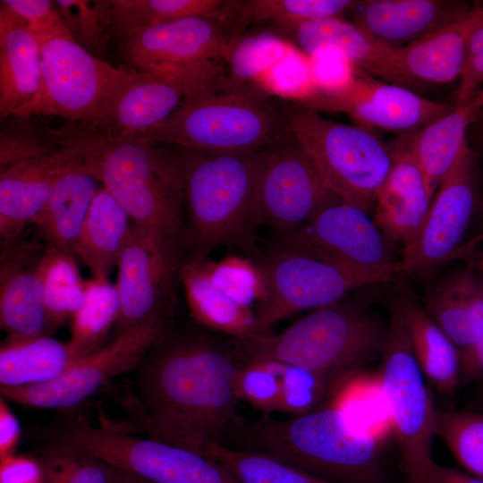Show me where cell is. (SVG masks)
I'll return each instance as SVG.
<instances>
[{"instance_id":"1","label":"cell","mask_w":483,"mask_h":483,"mask_svg":"<svg viewBox=\"0 0 483 483\" xmlns=\"http://www.w3.org/2000/svg\"><path fill=\"white\" fill-rule=\"evenodd\" d=\"M245 366L240 339L198 323H173L135 368L121 400L123 421L101 426L204 454L237 418V378Z\"/></svg>"},{"instance_id":"2","label":"cell","mask_w":483,"mask_h":483,"mask_svg":"<svg viewBox=\"0 0 483 483\" xmlns=\"http://www.w3.org/2000/svg\"><path fill=\"white\" fill-rule=\"evenodd\" d=\"M296 466L333 483H387L382 437L360 429L334 402L285 419L237 416L223 442Z\"/></svg>"},{"instance_id":"3","label":"cell","mask_w":483,"mask_h":483,"mask_svg":"<svg viewBox=\"0 0 483 483\" xmlns=\"http://www.w3.org/2000/svg\"><path fill=\"white\" fill-rule=\"evenodd\" d=\"M59 131L79 146L88 169L132 224L186 253L183 189L176 152L77 123H66Z\"/></svg>"},{"instance_id":"4","label":"cell","mask_w":483,"mask_h":483,"mask_svg":"<svg viewBox=\"0 0 483 483\" xmlns=\"http://www.w3.org/2000/svg\"><path fill=\"white\" fill-rule=\"evenodd\" d=\"M176 153L183 189L187 259H206L223 245L253 252L260 150L180 148Z\"/></svg>"},{"instance_id":"5","label":"cell","mask_w":483,"mask_h":483,"mask_svg":"<svg viewBox=\"0 0 483 483\" xmlns=\"http://www.w3.org/2000/svg\"><path fill=\"white\" fill-rule=\"evenodd\" d=\"M387 324L365 304L343 299L314 309L280 334L240 339L245 363L274 361L310 370L335 394L381 359Z\"/></svg>"},{"instance_id":"6","label":"cell","mask_w":483,"mask_h":483,"mask_svg":"<svg viewBox=\"0 0 483 483\" xmlns=\"http://www.w3.org/2000/svg\"><path fill=\"white\" fill-rule=\"evenodd\" d=\"M293 136L281 101L252 84L232 82L225 71L166 120L132 137L180 148L255 152Z\"/></svg>"},{"instance_id":"7","label":"cell","mask_w":483,"mask_h":483,"mask_svg":"<svg viewBox=\"0 0 483 483\" xmlns=\"http://www.w3.org/2000/svg\"><path fill=\"white\" fill-rule=\"evenodd\" d=\"M36 38L40 46L41 89L18 115H55L67 123L100 128L137 71L114 67L72 38Z\"/></svg>"},{"instance_id":"8","label":"cell","mask_w":483,"mask_h":483,"mask_svg":"<svg viewBox=\"0 0 483 483\" xmlns=\"http://www.w3.org/2000/svg\"><path fill=\"white\" fill-rule=\"evenodd\" d=\"M389 320L378 381L401 455L405 483H435L432 453L436 411L432 394L416 360L411 338L395 304Z\"/></svg>"},{"instance_id":"9","label":"cell","mask_w":483,"mask_h":483,"mask_svg":"<svg viewBox=\"0 0 483 483\" xmlns=\"http://www.w3.org/2000/svg\"><path fill=\"white\" fill-rule=\"evenodd\" d=\"M292 131L316 164L326 185L343 202L366 212L392 165L390 148L368 129L334 122L282 100Z\"/></svg>"},{"instance_id":"10","label":"cell","mask_w":483,"mask_h":483,"mask_svg":"<svg viewBox=\"0 0 483 483\" xmlns=\"http://www.w3.org/2000/svg\"><path fill=\"white\" fill-rule=\"evenodd\" d=\"M250 256L262 283L255 308L256 335L270 334L275 324L296 313L330 305L351 291L375 284L365 275L291 250L256 249Z\"/></svg>"},{"instance_id":"11","label":"cell","mask_w":483,"mask_h":483,"mask_svg":"<svg viewBox=\"0 0 483 483\" xmlns=\"http://www.w3.org/2000/svg\"><path fill=\"white\" fill-rule=\"evenodd\" d=\"M480 194L477 153L467 141L441 181L415 238L402 247L397 273L428 279L447 261L475 258L470 243L460 247L475 218Z\"/></svg>"},{"instance_id":"12","label":"cell","mask_w":483,"mask_h":483,"mask_svg":"<svg viewBox=\"0 0 483 483\" xmlns=\"http://www.w3.org/2000/svg\"><path fill=\"white\" fill-rule=\"evenodd\" d=\"M268 247L315 257L375 284L387 283L397 273L392 242L368 212L343 201L324 208L296 231L273 236Z\"/></svg>"},{"instance_id":"13","label":"cell","mask_w":483,"mask_h":483,"mask_svg":"<svg viewBox=\"0 0 483 483\" xmlns=\"http://www.w3.org/2000/svg\"><path fill=\"white\" fill-rule=\"evenodd\" d=\"M173 323L174 320L155 318L131 327L100 348L76 359L51 381L21 387L0 386L2 398L37 409L77 406L113 378L134 370Z\"/></svg>"},{"instance_id":"14","label":"cell","mask_w":483,"mask_h":483,"mask_svg":"<svg viewBox=\"0 0 483 483\" xmlns=\"http://www.w3.org/2000/svg\"><path fill=\"white\" fill-rule=\"evenodd\" d=\"M339 201L295 136L260 150L257 228L267 226L274 236L288 234L324 208Z\"/></svg>"},{"instance_id":"15","label":"cell","mask_w":483,"mask_h":483,"mask_svg":"<svg viewBox=\"0 0 483 483\" xmlns=\"http://www.w3.org/2000/svg\"><path fill=\"white\" fill-rule=\"evenodd\" d=\"M180 282L196 323L234 338L256 335L255 308L262 294V283L250 258L186 259Z\"/></svg>"},{"instance_id":"16","label":"cell","mask_w":483,"mask_h":483,"mask_svg":"<svg viewBox=\"0 0 483 483\" xmlns=\"http://www.w3.org/2000/svg\"><path fill=\"white\" fill-rule=\"evenodd\" d=\"M185 252L132 224L117 264L115 335L155 318L173 320Z\"/></svg>"},{"instance_id":"17","label":"cell","mask_w":483,"mask_h":483,"mask_svg":"<svg viewBox=\"0 0 483 483\" xmlns=\"http://www.w3.org/2000/svg\"><path fill=\"white\" fill-rule=\"evenodd\" d=\"M294 104L317 113L345 114L368 130L377 128L405 134L420 130L453 108L420 97L404 86L384 82L355 70L343 84L315 86Z\"/></svg>"},{"instance_id":"18","label":"cell","mask_w":483,"mask_h":483,"mask_svg":"<svg viewBox=\"0 0 483 483\" xmlns=\"http://www.w3.org/2000/svg\"><path fill=\"white\" fill-rule=\"evenodd\" d=\"M219 60L165 64L137 71V75L97 130L132 137L166 120L190 96L225 69Z\"/></svg>"},{"instance_id":"19","label":"cell","mask_w":483,"mask_h":483,"mask_svg":"<svg viewBox=\"0 0 483 483\" xmlns=\"http://www.w3.org/2000/svg\"><path fill=\"white\" fill-rule=\"evenodd\" d=\"M89 450L114 468L154 483H239L212 458L136 434L99 428Z\"/></svg>"},{"instance_id":"20","label":"cell","mask_w":483,"mask_h":483,"mask_svg":"<svg viewBox=\"0 0 483 483\" xmlns=\"http://www.w3.org/2000/svg\"><path fill=\"white\" fill-rule=\"evenodd\" d=\"M225 20L191 17L118 38V52L131 70L221 60L230 43Z\"/></svg>"},{"instance_id":"21","label":"cell","mask_w":483,"mask_h":483,"mask_svg":"<svg viewBox=\"0 0 483 483\" xmlns=\"http://www.w3.org/2000/svg\"><path fill=\"white\" fill-rule=\"evenodd\" d=\"M480 16V4H476L406 46L394 47L377 77L402 86L454 80L463 65L467 38Z\"/></svg>"},{"instance_id":"22","label":"cell","mask_w":483,"mask_h":483,"mask_svg":"<svg viewBox=\"0 0 483 483\" xmlns=\"http://www.w3.org/2000/svg\"><path fill=\"white\" fill-rule=\"evenodd\" d=\"M47 247L18 238L1 249L0 326L7 338L47 335L40 267Z\"/></svg>"},{"instance_id":"23","label":"cell","mask_w":483,"mask_h":483,"mask_svg":"<svg viewBox=\"0 0 483 483\" xmlns=\"http://www.w3.org/2000/svg\"><path fill=\"white\" fill-rule=\"evenodd\" d=\"M60 136L63 146L55 153L21 162L0 174L1 249L36 223L60 174L80 157L79 146Z\"/></svg>"},{"instance_id":"24","label":"cell","mask_w":483,"mask_h":483,"mask_svg":"<svg viewBox=\"0 0 483 483\" xmlns=\"http://www.w3.org/2000/svg\"><path fill=\"white\" fill-rule=\"evenodd\" d=\"M390 151L392 165L377 193L374 222L390 242L403 247L419 233L432 199L411 151L409 133L397 140Z\"/></svg>"},{"instance_id":"25","label":"cell","mask_w":483,"mask_h":483,"mask_svg":"<svg viewBox=\"0 0 483 483\" xmlns=\"http://www.w3.org/2000/svg\"><path fill=\"white\" fill-rule=\"evenodd\" d=\"M268 31L308 56L330 50L340 54L355 71L378 76L394 47L341 18L267 23Z\"/></svg>"},{"instance_id":"26","label":"cell","mask_w":483,"mask_h":483,"mask_svg":"<svg viewBox=\"0 0 483 483\" xmlns=\"http://www.w3.org/2000/svg\"><path fill=\"white\" fill-rule=\"evenodd\" d=\"M423 306L458 349L473 343L483 332V257L440 278Z\"/></svg>"},{"instance_id":"27","label":"cell","mask_w":483,"mask_h":483,"mask_svg":"<svg viewBox=\"0 0 483 483\" xmlns=\"http://www.w3.org/2000/svg\"><path fill=\"white\" fill-rule=\"evenodd\" d=\"M41 89V55L38 38L0 2V120L19 114Z\"/></svg>"},{"instance_id":"28","label":"cell","mask_w":483,"mask_h":483,"mask_svg":"<svg viewBox=\"0 0 483 483\" xmlns=\"http://www.w3.org/2000/svg\"><path fill=\"white\" fill-rule=\"evenodd\" d=\"M466 8L442 0H366L358 1L350 13L353 24L393 46L392 42L410 43L419 38Z\"/></svg>"},{"instance_id":"29","label":"cell","mask_w":483,"mask_h":483,"mask_svg":"<svg viewBox=\"0 0 483 483\" xmlns=\"http://www.w3.org/2000/svg\"><path fill=\"white\" fill-rule=\"evenodd\" d=\"M98 183L80 157L60 174L34 224L47 244L74 256Z\"/></svg>"},{"instance_id":"30","label":"cell","mask_w":483,"mask_h":483,"mask_svg":"<svg viewBox=\"0 0 483 483\" xmlns=\"http://www.w3.org/2000/svg\"><path fill=\"white\" fill-rule=\"evenodd\" d=\"M482 108L483 89H479L467 102L456 105L425 127L409 133L411 151L424 174L432 199L468 141L470 127Z\"/></svg>"},{"instance_id":"31","label":"cell","mask_w":483,"mask_h":483,"mask_svg":"<svg viewBox=\"0 0 483 483\" xmlns=\"http://www.w3.org/2000/svg\"><path fill=\"white\" fill-rule=\"evenodd\" d=\"M407 327L416 360L426 380L439 394L450 395L460 384L459 350L407 290L391 299Z\"/></svg>"},{"instance_id":"32","label":"cell","mask_w":483,"mask_h":483,"mask_svg":"<svg viewBox=\"0 0 483 483\" xmlns=\"http://www.w3.org/2000/svg\"><path fill=\"white\" fill-rule=\"evenodd\" d=\"M131 217L103 187L94 197L82 226L74 257L90 270L93 278L108 279L117 267L129 238Z\"/></svg>"},{"instance_id":"33","label":"cell","mask_w":483,"mask_h":483,"mask_svg":"<svg viewBox=\"0 0 483 483\" xmlns=\"http://www.w3.org/2000/svg\"><path fill=\"white\" fill-rule=\"evenodd\" d=\"M68 342L47 335L6 338L0 346V385L21 387L51 381L75 360Z\"/></svg>"},{"instance_id":"34","label":"cell","mask_w":483,"mask_h":483,"mask_svg":"<svg viewBox=\"0 0 483 483\" xmlns=\"http://www.w3.org/2000/svg\"><path fill=\"white\" fill-rule=\"evenodd\" d=\"M106 25L116 38L127 33L191 17L230 21L239 1L106 0Z\"/></svg>"},{"instance_id":"35","label":"cell","mask_w":483,"mask_h":483,"mask_svg":"<svg viewBox=\"0 0 483 483\" xmlns=\"http://www.w3.org/2000/svg\"><path fill=\"white\" fill-rule=\"evenodd\" d=\"M47 335L72 319L85 301L86 281L75 257L48 245L41 260Z\"/></svg>"},{"instance_id":"36","label":"cell","mask_w":483,"mask_h":483,"mask_svg":"<svg viewBox=\"0 0 483 483\" xmlns=\"http://www.w3.org/2000/svg\"><path fill=\"white\" fill-rule=\"evenodd\" d=\"M120 299L115 284L108 279L86 281L85 301L72 319L69 340L75 359L103 346L120 315Z\"/></svg>"},{"instance_id":"37","label":"cell","mask_w":483,"mask_h":483,"mask_svg":"<svg viewBox=\"0 0 483 483\" xmlns=\"http://www.w3.org/2000/svg\"><path fill=\"white\" fill-rule=\"evenodd\" d=\"M358 1L352 0H246L239 1L229 23L231 39L249 24L305 21L341 18Z\"/></svg>"},{"instance_id":"38","label":"cell","mask_w":483,"mask_h":483,"mask_svg":"<svg viewBox=\"0 0 483 483\" xmlns=\"http://www.w3.org/2000/svg\"><path fill=\"white\" fill-rule=\"evenodd\" d=\"M204 455L223 464L239 483H333L265 453L209 445Z\"/></svg>"},{"instance_id":"39","label":"cell","mask_w":483,"mask_h":483,"mask_svg":"<svg viewBox=\"0 0 483 483\" xmlns=\"http://www.w3.org/2000/svg\"><path fill=\"white\" fill-rule=\"evenodd\" d=\"M1 124L0 174L21 162L50 156L63 146L57 129L41 125L32 115H11Z\"/></svg>"},{"instance_id":"40","label":"cell","mask_w":483,"mask_h":483,"mask_svg":"<svg viewBox=\"0 0 483 483\" xmlns=\"http://www.w3.org/2000/svg\"><path fill=\"white\" fill-rule=\"evenodd\" d=\"M44 483H122L123 471L76 446L51 443L42 453Z\"/></svg>"},{"instance_id":"41","label":"cell","mask_w":483,"mask_h":483,"mask_svg":"<svg viewBox=\"0 0 483 483\" xmlns=\"http://www.w3.org/2000/svg\"><path fill=\"white\" fill-rule=\"evenodd\" d=\"M435 427L454 459L483 480V413L436 408Z\"/></svg>"},{"instance_id":"42","label":"cell","mask_w":483,"mask_h":483,"mask_svg":"<svg viewBox=\"0 0 483 483\" xmlns=\"http://www.w3.org/2000/svg\"><path fill=\"white\" fill-rule=\"evenodd\" d=\"M292 45L267 30L233 38L224 60L227 78L237 84H250L280 61Z\"/></svg>"},{"instance_id":"43","label":"cell","mask_w":483,"mask_h":483,"mask_svg":"<svg viewBox=\"0 0 483 483\" xmlns=\"http://www.w3.org/2000/svg\"><path fill=\"white\" fill-rule=\"evenodd\" d=\"M254 86L282 100L300 101L316 86L310 57L292 46L280 61L254 81Z\"/></svg>"},{"instance_id":"44","label":"cell","mask_w":483,"mask_h":483,"mask_svg":"<svg viewBox=\"0 0 483 483\" xmlns=\"http://www.w3.org/2000/svg\"><path fill=\"white\" fill-rule=\"evenodd\" d=\"M55 2L73 39L94 55L104 53L110 37L106 0Z\"/></svg>"},{"instance_id":"45","label":"cell","mask_w":483,"mask_h":483,"mask_svg":"<svg viewBox=\"0 0 483 483\" xmlns=\"http://www.w3.org/2000/svg\"><path fill=\"white\" fill-rule=\"evenodd\" d=\"M279 411L292 416L308 413L335 394L334 386L301 367L283 364L280 373Z\"/></svg>"},{"instance_id":"46","label":"cell","mask_w":483,"mask_h":483,"mask_svg":"<svg viewBox=\"0 0 483 483\" xmlns=\"http://www.w3.org/2000/svg\"><path fill=\"white\" fill-rule=\"evenodd\" d=\"M333 396L337 398L334 402L360 429L382 437L386 423L390 425V419L379 381L377 386H350L347 382Z\"/></svg>"},{"instance_id":"47","label":"cell","mask_w":483,"mask_h":483,"mask_svg":"<svg viewBox=\"0 0 483 483\" xmlns=\"http://www.w3.org/2000/svg\"><path fill=\"white\" fill-rule=\"evenodd\" d=\"M282 365L274 361L246 364L240 370L237 378L240 401L247 402L264 414L279 411Z\"/></svg>"},{"instance_id":"48","label":"cell","mask_w":483,"mask_h":483,"mask_svg":"<svg viewBox=\"0 0 483 483\" xmlns=\"http://www.w3.org/2000/svg\"><path fill=\"white\" fill-rule=\"evenodd\" d=\"M36 36L72 38L55 1L2 0Z\"/></svg>"},{"instance_id":"49","label":"cell","mask_w":483,"mask_h":483,"mask_svg":"<svg viewBox=\"0 0 483 483\" xmlns=\"http://www.w3.org/2000/svg\"><path fill=\"white\" fill-rule=\"evenodd\" d=\"M310 57L316 86L333 87L347 81L353 74V67L338 53L321 51Z\"/></svg>"},{"instance_id":"50","label":"cell","mask_w":483,"mask_h":483,"mask_svg":"<svg viewBox=\"0 0 483 483\" xmlns=\"http://www.w3.org/2000/svg\"><path fill=\"white\" fill-rule=\"evenodd\" d=\"M0 483H44L40 461L14 454L0 459Z\"/></svg>"},{"instance_id":"51","label":"cell","mask_w":483,"mask_h":483,"mask_svg":"<svg viewBox=\"0 0 483 483\" xmlns=\"http://www.w3.org/2000/svg\"><path fill=\"white\" fill-rule=\"evenodd\" d=\"M459 78L456 105L470 100L483 84V53L463 63Z\"/></svg>"},{"instance_id":"52","label":"cell","mask_w":483,"mask_h":483,"mask_svg":"<svg viewBox=\"0 0 483 483\" xmlns=\"http://www.w3.org/2000/svg\"><path fill=\"white\" fill-rule=\"evenodd\" d=\"M21 437L18 419L10 409L6 400L0 401V459L13 454Z\"/></svg>"},{"instance_id":"53","label":"cell","mask_w":483,"mask_h":483,"mask_svg":"<svg viewBox=\"0 0 483 483\" xmlns=\"http://www.w3.org/2000/svg\"><path fill=\"white\" fill-rule=\"evenodd\" d=\"M458 350L460 383L471 382L483 377V332L473 343Z\"/></svg>"},{"instance_id":"54","label":"cell","mask_w":483,"mask_h":483,"mask_svg":"<svg viewBox=\"0 0 483 483\" xmlns=\"http://www.w3.org/2000/svg\"><path fill=\"white\" fill-rule=\"evenodd\" d=\"M435 483H483V480L453 468L436 465Z\"/></svg>"},{"instance_id":"55","label":"cell","mask_w":483,"mask_h":483,"mask_svg":"<svg viewBox=\"0 0 483 483\" xmlns=\"http://www.w3.org/2000/svg\"><path fill=\"white\" fill-rule=\"evenodd\" d=\"M481 53H483V24L480 16V20L467 38L463 63Z\"/></svg>"},{"instance_id":"56","label":"cell","mask_w":483,"mask_h":483,"mask_svg":"<svg viewBox=\"0 0 483 483\" xmlns=\"http://www.w3.org/2000/svg\"><path fill=\"white\" fill-rule=\"evenodd\" d=\"M471 126L473 127L476 142L483 150V108L477 114L476 119L470 127Z\"/></svg>"},{"instance_id":"57","label":"cell","mask_w":483,"mask_h":483,"mask_svg":"<svg viewBox=\"0 0 483 483\" xmlns=\"http://www.w3.org/2000/svg\"><path fill=\"white\" fill-rule=\"evenodd\" d=\"M475 218L478 220V225L479 227V232L475 239L480 242L483 241V195H480L479 206L476 211ZM481 257H483V250L481 251Z\"/></svg>"},{"instance_id":"58","label":"cell","mask_w":483,"mask_h":483,"mask_svg":"<svg viewBox=\"0 0 483 483\" xmlns=\"http://www.w3.org/2000/svg\"><path fill=\"white\" fill-rule=\"evenodd\" d=\"M122 483H154V482H151V481L138 478L136 476L127 474L125 472H123V482Z\"/></svg>"},{"instance_id":"59","label":"cell","mask_w":483,"mask_h":483,"mask_svg":"<svg viewBox=\"0 0 483 483\" xmlns=\"http://www.w3.org/2000/svg\"><path fill=\"white\" fill-rule=\"evenodd\" d=\"M481 7V22L483 24V5H480Z\"/></svg>"},{"instance_id":"60","label":"cell","mask_w":483,"mask_h":483,"mask_svg":"<svg viewBox=\"0 0 483 483\" xmlns=\"http://www.w3.org/2000/svg\"><path fill=\"white\" fill-rule=\"evenodd\" d=\"M481 404H482V407H481V409L483 410V399H482V402H481Z\"/></svg>"}]
</instances>
